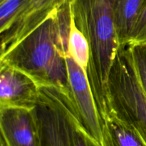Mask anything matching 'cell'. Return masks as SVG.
<instances>
[{
    "mask_svg": "<svg viewBox=\"0 0 146 146\" xmlns=\"http://www.w3.org/2000/svg\"><path fill=\"white\" fill-rule=\"evenodd\" d=\"M71 21L68 2L1 58V64L26 73L40 86H54L71 93L66 63Z\"/></svg>",
    "mask_w": 146,
    "mask_h": 146,
    "instance_id": "cell-1",
    "label": "cell"
},
{
    "mask_svg": "<svg viewBox=\"0 0 146 146\" xmlns=\"http://www.w3.org/2000/svg\"><path fill=\"white\" fill-rule=\"evenodd\" d=\"M72 16L90 46L87 75L101 114L111 104L109 81L121 46L112 0H71Z\"/></svg>",
    "mask_w": 146,
    "mask_h": 146,
    "instance_id": "cell-2",
    "label": "cell"
},
{
    "mask_svg": "<svg viewBox=\"0 0 146 146\" xmlns=\"http://www.w3.org/2000/svg\"><path fill=\"white\" fill-rule=\"evenodd\" d=\"M69 1L26 0L8 24L1 29V58Z\"/></svg>",
    "mask_w": 146,
    "mask_h": 146,
    "instance_id": "cell-3",
    "label": "cell"
},
{
    "mask_svg": "<svg viewBox=\"0 0 146 146\" xmlns=\"http://www.w3.org/2000/svg\"><path fill=\"white\" fill-rule=\"evenodd\" d=\"M70 89L81 120L88 133L101 145L102 124L86 70L69 53L66 55Z\"/></svg>",
    "mask_w": 146,
    "mask_h": 146,
    "instance_id": "cell-4",
    "label": "cell"
},
{
    "mask_svg": "<svg viewBox=\"0 0 146 146\" xmlns=\"http://www.w3.org/2000/svg\"><path fill=\"white\" fill-rule=\"evenodd\" d=\"M32 114L41 146H66L64 115L55 87H41Z\"/></svg>",
    "mask_w": 146,
    "mask_h": 146,
    "instance_id": "cell-5",
    "label": "cell"
},
{
    "mask_svg": "<svg viewBox=\"0 0 146 146\" xmlns=\"http://www.w3.org/2000/svg\"><path fill=\"white\" fill-rule=\"evenodd\" d=\"M32 107L1 106V138L8 146H41Z\"/></svg>",
    "mask_w": 146,
    "mask_h": 146,
    "instance_id": "cell-6",
    "label": "cell"
},
{
    "mask_svg": "<svg viewBox=\"0 0 146 146\" xmlns=\"http://www.w3.org/2000/svg\"><path fill=\"white\" fill-rule=\"evenodd\" d=\"M39 84L26 73L1 64V106L32 107L40 96Z\"/></svg>",
    "mask_w": 146,
    "mask_h": 146,
    "instance_id": "cell-7",
    "label": "cell"
},
{
    "mask_svg": "<svg viewBox=\"0 0 146 146\" xmlns=\"http://www.w3.org/2000/svg\"><path fill=\"white\" fill-rule=\"evenodd\" d=\"M101 146H146L142 135L131 121L111 104L101 114Z\"/></svg>",
    "mask_w": 146,
    "mask_h": 146,
    "instance_id": "cell-8",
    "label": "cell"
},
{
    "mask_svg": "<svg viewBox=\"0 0 146 146\" xmlns=\"http://www.w3.org/2000/svg\"><path fill=\"white\" fill-rule=\"evenodd\" d=\"M145 0H112L115 27L121 46L128 43Z\"/></svg>",
    "mask_w": 146,
    "mask_h": 146,
    "instance_id": "cell-9",
    "label": "cell"
},
{
    "mask_svg": "<svg viewBox=\"0 0 146 146\" xmlns=\"http://www.w3.org/2000/svg\"><path fill=\"white\" fill-rule=\"evenodd\" d=\"M68 48L70 55L87 72L90 60V46L85 35L77 27L73 18L72 11Z\"/></svg>",
    "mask_w": 146,
    "mask_h": 146,
    "instance_id": "cell-10",
    "label": "cell"
},
{
    "mask_svg": "<svg viewBox=\"0 0 146 146\" xmlns=\"http://www.w3.org/2000/svg\"><path fill=\"white\" fill-rule=\"evenodd\" d=\"M137 77L146 94V43L125 45Z\"/></svg>",
    "mask_w": 146,
    "mask_h": 146,
    "instance_id": "cell-11",
    "label": "cell"
},
{
    "mask_svg": "<svg viewBox=\"0 0 146 146\" xmlns=\"http://www.w3.org/2000/svg\"><path fill=\"white\" fill-rule=\"evenodd\" d=\"M146 43V0L144 1L131 37L126 45Z\"/></svg>",
    "mask_w": 146,
    "mask_h": 146,
    "instance_id": "cell-12",
    "label": "cell"
},
{
    "mask_svg": "<svg viewBox=\"0 0 146 146\" xmlns=\"http://www.w3.org/2000/svg\"><path fill=\"white\" fill-rule=\"evenodd\" d=\"M26 0H4L0 7V27L2 29L15 15Z\"/></svg>",
    "mask_w": 146,
    "mask_h": 146,
    "instance_id": "cell-13",
    "label": "cell"
},
{
    "mask_svg": "<svg viewBox=\"0 0 146 146\" xmlns=\"http://www.w3.org/2000/svg\"><path fill=\"white\" fill-rule=\"evenodd\" d=\"M1 146H8V145L6 143L5 141H4L1 138Z\"/></svg>",
    "mask_w": 146,
    "mask_h": 146,
    "instance_id": "cell-14",
    "label": "cell"
},
{
    "mask_svg": "<svg viewBox=\"0 0 146 146\" xmlns=\"http://www.w3.org/2000/svg\"><path fill=\"white\" fill-rule=\"evenodd\" d=\"M4 1V0H0V3L2 2V1Z\"/></svg>",
    "mask_w": 146,
    "mask_h": 146,
    "instance_id": "cell-15",
    "label": "cell"
}]
</instances>
